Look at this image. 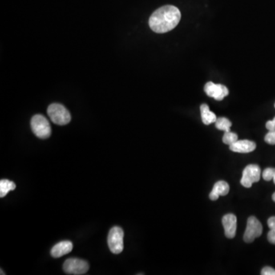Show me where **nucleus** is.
<instances>
[{
	"mask_svg": "<svg viewBox=\"0 0 275 275\" xmlns=\"http://www.w3.org/2000/svg\"><path fill=\"white\" fill-rule=\"evenodd\" d=\"M181 13L176 6H162L154 12L149 18V26L156 33H166L173 30L180 22Z\"/></svg>",
	"mask_w": 275,
	"mask_h": 275,
	"instance_id": "f257e3e1",
	"label": "nucleus"
},
{
	"mask_svg": "<svg viewBox=\"0 0 275 275\" xmlns=\"http://www.w3.org/2000/svg\"><path fill=\"white\" fill-rule=\"evenodd\" d=\"M48 114L54 124L65 126L71 120V115L65 106L58 103H53L48 108Z\"/></svg>",
	"mask_w": 275,
	"mask_h": 275,
	"instance_id": "f03ea898",
	"label": "nucleus"
},
{
	"mask_svg": "<svg viewBox=\"0 0 275 275\" xmlns=\"http://www.w3.org/2000/svg\"><path fill=\"white\" fill-rule=\"evenodd\" d=\"M31 126L33 133L39 139H48L51 135L50 123L44 115L39 114L34 115L31 121Z\"/></svg>",
	"mask_w": 275,
	"mask_h": 275,
	"instance_id": "7ed1b4c3",
	"label": "nucleus"
},
{
	"mask_svg": "<svg viewBox=\"0 0 275 275\" xmlns=\"http://www.w3.org/2000/svg\"><path fill=\"white\" fill-rule=\"evenodd\" d=\"M124 232L122 228L115 226L110 229L108 236V244L110 251L113 254H120L123 251Z\"/></svg>",
	"mask_w": 275,
	"mask_h": 275,
	"instance_id": "20e7f679",
	"label": "nucleus"
},
{
	"mask_svg": "<svg viewBox=\"0 0 275 275\" xmlns=\"http://www.w3.org/2000/svg\"><path fill=\"white\" fill-rule=\"evenodd\" d=\"M263 227L257 218L250 216L247 220L246 228L244 233V241L246 243H251L261 236Z\"/></svg>",
	"mask_w": 275,
	"mask_h": 275,
	"instance_id": "39448f33",
	"label": "nucleus"
},
{
	"mask_svg": "<svg viewBox=\"0 0 275 275\" xmlns=\"http://www.w3.org/2000/svg\"><path fill=\"white\" fill-rule=\"evenodd\" d=\"M64 271L68 275H82L88 272L89 264L87 261L79 259H69L64 264Z\"/></svg>",
	"mask_w": 275,
	"mask_h": 275,
	"instance_id": "423d86ee",
	"label": "nucleus"
},
{
	"mask_svg": "<svg viewBox=\"0 0 275 275\" xmlns=\"http://www.w3.org/2000/svg\"><path fill=\"white\" fill-rule=\"evenodd\" d=\"M261 178V168L257 164L246 166L243 173L241 184L246 188H250L254 183H257Z\"/></svg>",
	"mask_w": 275,
	"mask_h": 275,
	"instance_id": "0eeeda50",
	"label": "nucleus"
},
{
	"mask_svg": "<svg viewBox=\"0 0 275 275\" xmlns=\"http://www.w3.org/2000/svg\"><path fill=\"white\" fill-rule=\"evenodd\" d=\"M204 90L210 97L214 98L218 101L223 100L228 94L226 86L223 84H216L212 82L206 83Z\"/></svg>",
	"mask_w": 275,
	"mask_h": 275,
	"instance_id": "6e6552de",
	"label": "nucleus"
},
{
	"mask_svg": "<svg viewBox=\"0 0 275 275\" xmlns=\"http://www.w3.org/2000/svg\"><path fill=\"white\" fill-rule=\"evenodd\" d=\"M225 235L228 239H233L236 236L237 228V218L232 213H228L223 216L222 220Z\"/></svg>",
	"mask_w": 275,
	"mask_h": 275,
	"instance_id": "1a4fd4ad",
	"label": "nucleus"
},
{
	"mask_svg": "<svg viewBox=\"0 0 275 275\" xmlns=\"http://www.w3.org/2000/svg\"><path fill=\"white\" fill-rule=\"evenodd\" d=\"M256 148V142L249 140H238L229 146V149L234 152L249 153L255 151Z\"/></svg>",
	"mask_w": 275,
	"mask_h": 275,
	"instance_id": "9d476101",
	"label": "nucleus"
},
{
	"mask_svg": "<svg viewBox=\"0 0 275 275\" xmlns=\"http://www.w3.org/2000/svg\"><path fill=\"white\" fill-rule=\"evenodd\" d=\"M73 249V244L70 241H63L56 244L50 250L53 258H61L70 253Z\"/></svg>",
	"mask_w": 275,
	"mask_h": 275,
	"instance_id": "9b49d317",
	"label": "nucleus"
},
{
	"mask_svg": "<svg viewBox=\"0 0 275 275\" xmlns=\"http://www.w3.org/2000/svg\"><path fill=\"white\" fill-rule=\"evenodd\" d=\"M229 192V185L224 180L216 182L214 185L213 189L210 194V199L212 201L217 200L220 196H226Z\"/></svg>",
	"mask_w": 275,
	"mask_h": 275,
	"instance_id": "f8f14e48",
	"label": "nucleus"
},
{
	"mask_svg": "<svg viewBox=\"0 0 275 275\" xmlns=\"http://www.w3.org/2000/svg\"><path fill=\"white\" fill-rule=\"evenodd\" d=\"M200 113H201L202 121L203 124L210 125L216 122L217 117L211 112L207 104H202L200 106Z\"/></svg>",
	"mask_w": 275,
	"mask_h": 275,
	"instance_id": "ddd939ff",
	"label": "nucleus"
},
{
	"mask_svg": "<svg viewBox=\"0 0 275 275\" xmlns=\"http://www.w3.org/2000/svg\"><path fill=\"white\" fill-rule=\"evenodd\" d=\"M16 188V185L14 182L9 180H0V197H4L9 191H14Z\"/></svg>",
	"mask_w": 275,
	"mask_h": 275,
	"instance_id": "4468645a",
	"label": "nucleus"
},
{
	"mask_svg": "<svg viewBox=\"0 0 275 275\" xmlns=\"http://www.w3.org/2000/svg\"><path fill=\"white\" fill-rule=\"evenodd\" d=\"M215 123H216V129H218L224 131L225 132L226 131H230L232 122L226 118H224V117L217 118Z\"/></svg>",
	"mask_w": 275,
	"mask_h": 275,
	"instance_id": "2eb2a0df",
	"label": "nucleus"
},
{
	"mask_svg": "<svg viewBox=\"0 0 275 275\" xmlns=\"http://www.w3.org/2000/svg\"><path fill=\"white\" fill-rule=\"evenodd\" d=\"M238 141V135L237 134L234 133L232 131H226L225 134L223 137V142H224V144L230 145L233 144L235 142Z\"/></svg>",
	"mask_w": 275,
	"mask_h": 275,
	"instance_id": "dca6fc26",
	"label": "nucleus"
},
{
	"mask_svg": "<svg viewBox=\"0 0 275 275\" xmlns=\"http://www.w3.org/2000/svg\"><path fill=\"white\" fill-rule=\"evenodd\" d=\"M275 168L272 167H268L264 170L262 173L263 179L266 181L273 180L274 175H275Z\"/></svg>",
	"mask_w": 275,
	"mask_h": 275,
	"instance_id": "f3484780",
	"label": "nucleus"
},
{
	"mask_svg": "<svg viewBox=\"0 0 275 275\" xmlns=\"http://www.w3.org/2000/svg\"><path fill=\"white\" fill-rule=\"evenodd\" d=\"M264 141L268 144L275 145V131H269L264 137Z\"/></svg>",
	"mask_w": 275,
	"mask_h": 275,
	"instance_id": "a211bd4d",
	"label": "nucleus"
},
{
	"mask_svg": "<svg viewBox=\"0 0 275 275\" xmlns=\"http://www.w3.org/2000/svg\"><path fill=\"white\" fill-rule=\"evenodd\" d=\"M261 274L262 275H275V270L271 267H264L261 270Z\"/></svg>",
	"mask_w": 275,
	"mask_h": 275,
	"instance_id": "6ab92c4d",
	"label": "nucleus"
},
{
	"mask_svg": "<svg viewBox=\"0 0 275 275\" xmlns=\"http://www.w3.org/2000/svg\"><path fill=\"white\" fill-rule=\"evenodd\" d=\"M268 241L272 244H275V229H271L268 233Z\"/></svg>",
	"mask_w": 275,
	"mask_h": 275,
	"instance_id": "aec40b11",
	"label": "nucleus"
},
{
	"mask_svg": "<svg viewBox=\"0 0 275 275\" xmlns=\"http://www.w3.org/2000/svg\"><path fill=\"white\" fill-rule=\"evenodd\" d=\"M266 128L269 131H275V117L273 120L268 121L266 123Z\"/></svg>",
	"mask_w": 275,
	"mask_h": 275,
	"instance_id": "412c9836",
	"label": "nucleus"
},
{
	"mask_svg": "<svg viewBox=\"0 0 275 275\" xmlns=\"http://www.w3.org/2000/svg\"><path fill=\"white\" fill-rule=\"evenodd\" d=\"M268 225L271 229H275V216H272L268 219Z\"/></svg>",
	"mask_w": 275,
	"mask_h": 275,
	"instance_id": "4be33fe9",
	"label": "nucleus"
},
{
	"mask_svg": "<svg viewBox=\"0 0 275 275\" xmlns=\"http://www.w3.org/2000/svg\"><path fill=\"white\" fill-rule=\"evenodd\" d=\"M272 200L274 202H275V193H274L273 195H272Z\"/></svg>",
	"mask_w": 275,
	"mask_h": 275,
	"instance_id": "5701e85b",
	"label": "nucleus"
},
{
	"mask_svg": "<svg viewBox=\"0 0 275 275\" xmlns=\"http://www.w3.org/2000/svg\"><path fill=\"white\" fill-rule=\"evenodd\" d=\"M273 181H274V183H275V175H274Z\"/></svg>",
	"mask_w": 275,
	"mask_h": 275,
	"instance_id": "b1692460",
	"label": "nucleus"
},
{
	"mask_svg": "<svg viewBox=\"0 0 275 275\" xmlns=\"http://www.w3.org/2000/svg\"><path fill=\"white\" fill-rule=\"evenodd\" d=\"M1 275H5V273H4V272H2V270H1Z\"/></svg>",
	"mask_w": 275,
	"mask_h": 275,
	"instance_id": "393cba45",
	"label": "nucleus"
},
{
	"mask_svg": "<svg viewBox=\"0 0 275 275\" xmlns=\"http://www.w3.org/2000/svg\"></svg>",
	"mask_w": 275,
	"mask_h": 275,
	"instance_id": "a878e982",
	"label": "nucleus"
}]
</instances>
